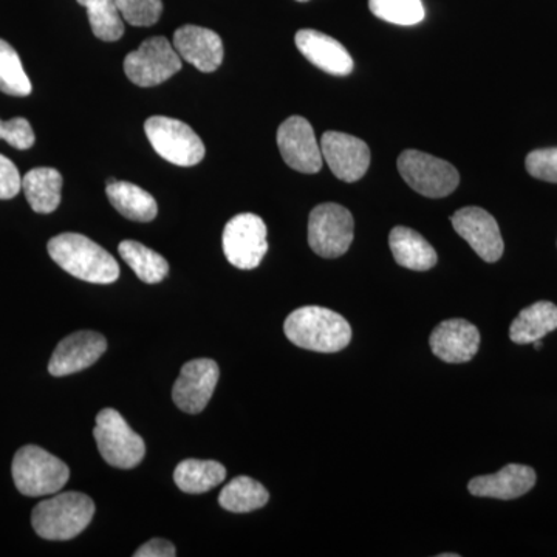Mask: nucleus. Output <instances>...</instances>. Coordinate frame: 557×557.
<instances>
[{
  "instance_id": "1",
  "label": "nucleus",
  "mask_w": 557,
  "mask_h": 557,
  "mask_svg": "<svg viewBox=\"0 0 557 557\" xmlns=\"http://www.w3.org/2000/svg\"><path fill=\"white\" fill-rule=\"evenodd\" d=\"M47 249L62 270L81 281L106 285L120 277L115 258L83 234H60L49 242Z\"/></svg>"
},
{
  "instance_id": "2",
  "label": "nucleus",
  "mask_w": 557,
  "mask_h": 557,
  "mask_svg": "<svg viewBox=\"0 0 557 557\" xmlns=\"http://www.w3.org/2000/svg\"><path fill=\"white\" fill-rule=\"evenodd\" d=\"M285 336L295 346L318 354H336L350 344V324L336 311L309 306L293 311L284 324Z\"/></svg>"
},
{
  "instance_id": "3",
  "label": "nucleus",
  "mask_w": 557,
  "mask_h": 557,
  "mask_svg": "<svg viewBox=\"0 0 557 557\" xmlns=\"http://www.w3.org/2000/svg\"><path fill=\"white\" fill-rule=\"evenodd\" d=\"M95 504L83 493L53 494L40 502L32 512L36 534L47 541H70L90 525Z\"/></svg>"
},
{
  "instance_id": "4",
  "label": "nucleus",
  "mask_w": 557,
  "mask_h": 557,
  "mask_svg": "<svg viewBox=\"0 0 557 557\" xmlns=\"http://www.w3.org/2000/svg\"><path fill=\"white\" fill-rule=\"evenodd\" d=\"M14 485L27 497L53 496L69 482L70 469L60 458L39 446L17 450L11 467Z\"/></svg>"
},
{
  "instance_id": "5",
  "label": "nucleus",
  "mask_w": 557,
  "mask_h": 557,
  "mask_svg": "<svg viewBox=\"0 0 557 557\" xmlns=\"http://www.w3.org/2000/svg\"><path fill=\"white\" fill-rule=\"evenodd\" d=\"M94 435L101 457L110 467L132 469L145 458V440L126 423L119 410L102 409L97 416Z\"/></svg>"
},
{
  "instance_id": "6",
  "label": "nucleus",
  "mask_w": 557,
  "mask_h": 557,
  "mask_svg": "<svg viewBox=\"0 0 557 557\" xmlns=\"http://www.w3.org/2000/svg\"><path fill=\"white\" fill-rule=\"evenodd\" d=\"M145 132L161 159L175 166L190 168L205 159V145L199 135L183 121L168 116H150Z\"/></svg>"
},
{
  "instance_id": "7",
  "label": "nucleus",
  "mask_w": 557,
  "mask_h": 557,
  "mask_svg": "<svg viewBox=\"0 0 557 557\" xmlns=\"http://www.w3.org/2000/svg\"><path fill=\"white\" fill-rule=\"evenodd\" d=\"M398 171L410 188L429 199L449 196L460 183L453 164L420 150H405L398 159Z\"/></svg>"
},
{
  "instance_id": "8",
  "label": "nucleus",
  "mask_w": 557,
  "mask_h": 557,
  "mask_svg": "<svg viewBox=\"0 0 557 557\" xmlns=\"http://www.w3.org/2000/svg\"><path fill=\"white\" fill-rule=\"evenodd\" d=\"M182 70V58L164 36L146 39L124 60L127 78L138 87H156Z\"/></svg>"
},
{
  "instance_id": "9",
  "label": "nucleus",
  "mask_w": 557,
  "mask_h": 557,
  "mask_svg": "<svg viewBox=\"0 0 557 557\" xmlns=\"http://www.w3.org/2000/svg\"><path fill=\"white\" fill-rule=\"evenodd\" d=\"M355 222L348 209L336 203L319 205L309 219V245L318 256L336 259L354 242Z\"/></svg>"
},
{
  "instance_id": "10",
  "label": "nucleus",
  "mask_w": 557,
  "mask_h": 557,
  "mask_svg": "<svg viewBox=\"0 0 557 557\" xmlns=\"http://www.w3.org/2000/svg\"><path fill=\"white\" fill-rule=\"evenodd\" d=\"M222 242L226 259L239 270L258 269L269 251L265 222L251 212L231 219L223 230Z\"/></svg>"
},
{
  "instance_id": "11",
  "label": "nucleus",
  "mask_w": 557,
  "mask_h": 557,
  "mask_svg": "<svg viewBox=\"0 0 557 557\" xmlns=\"http://www.w3.org/2000/svg\"><path fill=\"white\" fill-rule=\"evenodd\" d=\"M277 146L282 159L292 170L317 174L322 170V152L313 127L302 116H289L277 131Z\"/></svg>"
},
{
  "instance_id": "12",
  "label": "nucleus",
  "mask_w": 557,
  "mask_h": 557,
  "mask_svg": "<svg viewBox=\"0 0 557 557\" xmlns=\"http://www.w3.org/2000/svg\"><path fill=\"white\" fill-rule=\"evenodd\" d=\"M220 379L218 362L201 358L186 362L180 370L172 388V398L180 410L186 413H200L207 408Z\"/></svg>"
},
{
  "instance_id": "13",
  "label": "nucleus",
  "mask_w": 557,
  "mask_h": 557,
  "mask_svg": "<svg viewBox=\"0 0 557 557\" xmlns=\"http://www.w3.org/2000/svg\"><path fill=\"white\" fill-rule=\"evenodd\" d=\"M458 236L468 242L479 258L487 263L497 262L504 256V239L496 219L482 208L460 209L450 218Z\"/></svg>"
},
{
  "instance_id": "14",
  "label": "nucleus",
  "mask_w": 557,
  "mask_h": 557,
  "mask_svg": "<svg viewBox=\"0 0 557 557\" xmlns=\"http://www.w3.org/2000/svg\"><path fill=\"white\" fill-rule=\"evenodd\" d=\"M321 152L330 171L343 182H358L370 166L369 146L354 135L325 132L321 139Z\"/></svg>"
},
{
  "instance_id": "15",
  "label": "nucleus",
  "mask_w": 557,
  "mask_h": 557,
  "mask_svg": "<svg viewBox=\"0 0 557 557\" xmlns=\"http://www.w3.org/2000/svg\"><path fill=\"white\" fill-rule=\"evenodd\" d=\"M108 350V341L101 333L83 330L73 333L58 344L49 362L53 376H67L89 369Z\"/></svg>"
},
{
  "instance_id": "16",
  "label": "nucleus",
  "mask_w": 557,
  "mask_h": 557,
  "mask_svg": "<svg viewBox=\"0 0 557 557\" xmlns=\"http://www.w3.org/2000/svg\"><path fill=\"white\" fill-rule=\"evenodd\" d=\"M429 344L435 357L442 361L461 364L471 361L478 354L480 332L465 319H448L434 329Z\"/></svg>"
},
{
  "instance_id": "17",
  "label": "nucleus",
  "mask_w": 557,
  "mask_h": 557,
  "mask_svg": "<svg viewBox=\"0 0 557 557\" xmlns=\"http://www.w3.org/2000/svg\"><path fill=\"white\" fill-rule=\"evenodd\" d=\"M180 58L203 73L215 72L223 62V42L218 33L197 25L180 27L174 35Z\"/></svg>"
},
{
  "instance_id": "18",
  "label": "nucleus",
  "mask_w": 557,
  "mask_h": 557,
  "mask_svg": "<svg viewBox=\"0 0 557 557\" xmlns=\"http://www.w3.org/2000/svg\"><path fill=\"white\" fill-rule=\"evenodd\" d=\"M536 471L525 465L511 463L496 474L480 475L469 482L468 490L475 497L512 500L530 493L536 485Z\"/></svg>"
},
{
  "instance_id": "19",
  "label": "nucleus",
  "mask_w": 557,
  "mask_h": 557,
  "mask_svg": "<svg viewBox=\"0 0 557 557\" xmlns=\"http://www.w3.org/2000/svg\"><path fill=\"white\" fill-rule=\"evenodd\" d=\"M295 42L311 64L329 75L347 76L354 72V60L346 47L324 33L307 28L296 33Z\"/></svg>"
},
{
  "instance_id": "20",
  "label": "nucleus",
  "mask_w": 557,
  "mask_h": 557,
  "mask_svg": "<svg viewBox=\"0 0 557 557\" xmlns=\"http://www.w3.org/2000/svg\"><path fill=\"white\" fill-rule=\"evenodd\" d=\"M395 262L405 269L428 271L437 265V252L417 231L406 226H395L388 236Z\"/></svg>"
},
{
  "instance_id": "21",
  "label": "nucleus",
  "mask_w": 557,
  "mask_h": 557,
  "mask_svg": "<svg viewBox=\"0 0 557 557\" xmlns=\"http://www.w3.org/2000/svg\"><path fill=\"white\" fill-rule=\"evenodd\" d=\"M106 193H108L112 207L123 218L134 220V222L148 223L159 214V205L156 199L150 196L148 190L139 188L134 183L109 180Z\"/></svg>"
},
{
  "instance_id": "22",
  "label": "nucleus",
  "mask_w": 557,
  "mask_h": 557,
  "mask_svg": "<svg viewBox=\"0 0 557 557\" xmlns=\"http://www.w3.org/2000/svg\"><path fill=\"white\" fill-rule=\"evenodd\" d=\"M22 189L33 211L51 214L61 203V172L53 168H36L22 177Z\"/></svg>"
},
{
  "instance_id": "23",
  "label": "nucleus",
  "mask_w": 557,
  "mask_h": 557,
  "mask_svg": "<svg viewBox=\"0 0 557 557\" xmlns=\"http://www.w3.org/2000/svg\"><path fill=\"white\" fill-rule=\"evenodd\" d=\"M556 329L557 307L548 300H541L520 311L509 327V338L516 344H533Z\"/></svg>"
},
{
  "instance_id": "24",
  "label": "nucleus",
  "mask_w": 557,
  "mask_h": 557,
  "mask_svg": "<svg viewBox=\"0 0 557 557\" xmlns=\"http://www.w3.org/2000/svg\"><path fill=\"white\" fill-rule=\"evenodd\" d=\"M226 478V469L222 463L214 460H189L182 461L175 468V485L186 494H203L214 490Z\"/></svg>"
},
{
  "instance_id": "25",
  "label": "nucleus",
  "mask_w": 557,
  "mask_h": 557,
  "mask_svg": "<svg viewBox=\"0 0 557 557\" xmlns=\"http://www.w3.org/2000/svg\"><path fill=\"white\" fill-rule=\"evenodd\" d=\"M269 500L270 494L265 486L247 475L231 480L219 496L220 507L237 515L263 508Z\"/></svg>"
},
{
  "instance_id": "26",
  "label": "nucleus",
  "mask_w": 557,
  "mask_h": 557,
  "mask_svg": "<svg viewBox=\"0 0 557 557\" xmlns=\"http://www.w3.org/2000/svg\"><path fill=\"white\" fill-rule=\"evenodd\" d=\"M119 251L124 262L146 284H159L170 273L168 260L139 242H121Z\"/></svg>"
},
{
  "instance_id": "27",
  "label": "nucleus",
  "mask_w": 557,
  "mask_h": 557,
  "mask_svg": "<svg viewBox=\"0 0 557 557\" xmlns=\"http://www.w3.org/2000/svg\"><path fill=\"white\" fill-rule=\"evenodd\" d=\"M89 13L91 32L104 42H115L124 35L123 16L115 0H78Z\"/></svg>"
},
{
  "instance_id": "28",
  "label": "nucleus",
  "mask_w": 557,
  "mask_h": 557,
  "mask_svg": "<svg viewBox=\"0 0 557 557\" xmlns=\"http://www.w3.org/2000/svg\"><path fill=\"white\" fill-rule=\"evenodd\" d=\"M0 90L11 97H28L32 94V83L22 65L20 54L2 39H0Z\"/></svg>"
},
{
  "instance_id": "29",
  "label": "nucleus",
  "mask_w": 557,
  "mask_h": 557,
  "mask_svg": "<svg viewBox=\"0 0 557 557\" xmlns=\"http://www.w3.org/2000/svg\"><path fill=\"white\" fill-rule=\"evenodd\" d=\"M369 9L379 20L403 27L420 24L426 14L421 0H369Z\"/></svg>"
},
{
  "instance_id": "30",
  "label": "nucleus",
  "mask_w": 557,
  "mask_h": 557,
  "mask_svg": "<svg viewBox=\"0 0 557 557\" xmlns=\"http://www.w3.org/2000/svg\"><path fill=\"white\" fill-rule=\"evenodd\" d=\"M121 16L134 27H150L160 21L163 13L161 0H115Z\"/></svg>"
},
{
  "instance_id": "31",
  "label": "nucleus",
  "mask_w": 557,
  "mask_h": 557,
  "mask_svg": "<svg viewBox=\"0 0 557 557\" xmlns=\"http://www.w3.org/2000/svg\"><path fill=\"white\" fill-rule=\"evenodd\" d=\"M525 164L531 177L557 183V148L533 150L528 153Z\"/></svg>"
},
{
  "instance_id": "32",
  "label": "nucleus",
  "mask_w": 557,
  "mask_h": 557,
  "mask_svg": "<svg viewBox=\"0 0 557 557\" xmlns=\"http://www.w3.org/2000/svg\"><path fill=\"white\" fill-rule=\"evenodd\" d=\"M0 138L20 150L30 149L36 141L32 124L25 119L0 120Z\"/></svg>"
},
{
  "instance_id": "33",
  "label": "nucleus",
  "mask_w": 557,
  "mask_h": 557,
  "mask_svg": "<svg viewBox=\"0 0 557 557\" xmlns=\"http://www.w3.org/2000/svg\"><path fill=\"white\" fill-rule=\"evenodd\" d=\"M22 189V177L13 161L0 156V200L16 197Z\"/></svg>"
},
{
  "instance_id": "34",
  "label": "nucleus",
  "mask_w": 557,
  "mask_h": 557,
  "mask_svg": "<svg viewBox=\"0 0 557 557\" xmlns=\"http://www.w3.org/2000/svg\"><path fill=\"white\" fill-rule=\"evenodd\" d=\"M175 555L177 552L172 542L160 537L146 542L134 553L135 557H174Z\"/></svg>"
},
{
  "instance_id": "35",
  "label": "nucleus",
  "mask_w": 557,
  "mask_h": 557,
  "mask_svg": "<svg viewBox=\"0 0 557 557\" xmlns=\"http://www.w3.org/2000/svg\"><path fill=\"white\" fill-rule=\"evenodd\" d=\"M533 344H534V347H536V348H537V350H539V348H542V341H541V339H539V341H534V343H533Z\"/></svg>"
},
{
  "instance_id": "36",
  "label": "nucleus",
  "mask_w": 557,
  "mask_h": 557,
  "mask_svg": "<svg viewBox=\"0 0 557 557\" xmlns=\"http://www.w3.org/2000/svg\"><path fill=\"white\" fill-rule=\"evenodd\" d=\"M298 2H309V0H298Z\"/></svg>"
}]
</instances>
